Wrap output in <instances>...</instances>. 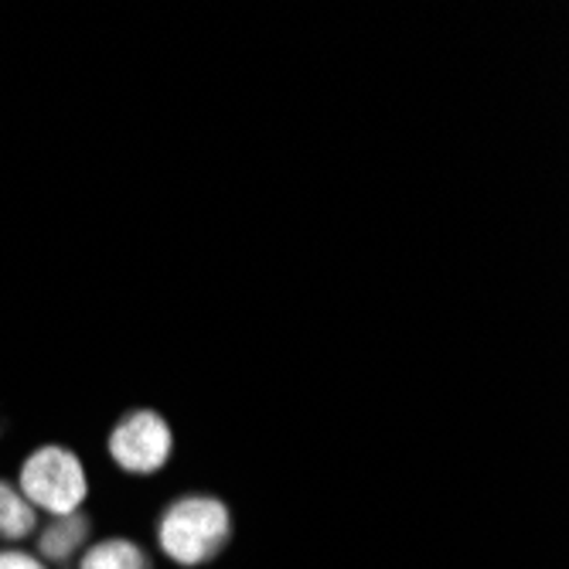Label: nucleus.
<instances>
[{
  "label": "nucleus",
  "mask_w": 569,
  "mask_h": 569,
  "mask_svg": "<svg viewBox=\"0 0 569 569\" xmlns=\"http://www.w3.org/2000/svg\"><path fill=\"white\" fill-rule=\"evenodd\" d=\"M34 536H38L34 556L44 566H62V562H72L86 549V542L92 536V519L86 511L59 515V519H48Z\"/></svg>",
  "instance_id": "nucleus-4"
},
{
  "label": "nucleus",
  "mask_w": 569,
  "mask_h": 569,
  "mask_svg": "<svg viewBox=\"0 0 569 569\" xmlns=\"http://www.w3.org/2000/svg\"><path fill=\"white\" fill-rule=\"evenodd\" d=\"M232 508L219 495H181L158 519V549L181 569L216 562L232 542Z\"/></svg>",
  "instance_id": "nucleus-1"
},
{
  "label": "nucleus",
  "mask_w": 569,
  "mask_h": 569,
  "mask_svg": "<svg viewBox=\"0 0 569 569\" xmlns=\"http://www.w3.org/2000/svg\"><path fill=\"white\" fill-rule=\"evenodd\" d=\"M107 453L130 478L161 475L174 457V427L158 409H130L107 437Z\"/></svg>",
  "instance_id": "nucleus-3"
},
{
  "label": "nucleus",
  "mask_w": 569,
  "mask_h": 569,
  "mask_svg": "<svg viewBox=\"0 0 569 569\" xmlns=\"http://www.w3.org/2000/svg\"><path fill=\"white\" fill-rule=\"evenodd\" d=\"M79 569H153V562L133 539H102L82 549Z\"/></svg>",
  "instance_id": "nucleus-6"
},
{
  "label": "nucleus",
  "mask_w": 569,
  "mask_h": 569,
  "mask_svg": "<svg viewBox=\"0 0 569 569\" xmlns=\"http://www.w3.org/2000/svg\"><path fill=\"white\" fill-rule=\"evenodd\" d=\"M0 569H48L34 552H24L18 546H4L0 549Z\"/></svg>",
  "instance_id": "nucleus-7"
},
{
  "label": "nucleus",
  "mask_w": 569,
  "mask_h": 569,
  "mask_svg": "<svg viewBox=\"0 0 569 569\" xmlns=\"http://www.w3.org/2000/svg\"><path fill=\"white\" fill-rule=\"evenodd\" d=\"M41 529V515L18 491L14 481L0 478V542H24Z\"/></svg>",
  "instance_id": "nucleus-5"
},
{
  "label": "nucleus",
  "mask_w": 569,
  "mask_h": 569,
  "mask_svg": "<svg viewBox=\"0 0 569 569\" xmlns=\"http://www.w3.org/2000/svg\"><path fill=\"white\" fill-rule=\"evenodd\" d=\"M14 485L34 505V511L48 515V519H59V515H76L89 501L86 463L66 443H41V447H34L21 460Z\"/></svg>",
  "instance_id": "nucleus-2"
}]
</instances>
